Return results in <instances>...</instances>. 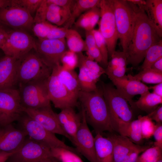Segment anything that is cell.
<instances>
[{
	"label": "cell",
	"mask_w": 162,
	"mask_h": 162,
	"mask_svg": "<svg viewBox=\"0 0 162 162\" xmlns=\"http://www.w3.org/2000/svg\"><path fill=\"white\" fill-rule=\"evenodd\" d=\"M161 40L144 10L138 7L132 36L125 52L128 64L134 67L138 65L143 60L149 48Z\"/></svg>",
	"instance_id": "cell-1"
},
{
	"label": "cell",
	"mask_w": 162,
	"mask_h": 162,
	"mask_svg": "<svg viewBox=\"0 0 162 162\" xmlns=\"http://www.w3.org/2000/svg\"><path fill=\"white\" fill-rule=\"evenodd\" d=\"M78 100L87 124L92 127L96 134L115 131L101 87H98L96 90L90 92L80 91Z\"/></svg>",
	"instance_id": "cell-2"
},
{
	"label": "cell",
	"mask_w": 162,
	"mask_h": 162,
	"mask_svg": "<svg viewBox=\"0 0 162 162\" xmlns=\"http://www.w3.org/2000/svg\"><path fill=\"white\" fill-rule=\"evenodd\" d=\"M52 69L35 50H32L17 59L18 85L46 80L51 74Z\"/></svg>",
	"instance_id": "cell-3"
},
{
	"label": "cell",
	"mask_w": 162,
	"mask_h": 162,
	"mask_svg": "<svg viewBox=\"0 0 162 162\" xmlns=\"http://www.w3.org/2000/svg\"><path fill=\"white\" fill-rule=\"evenodd\" d=\"M113 2L118 37L123 51L125 52L132 36L138 7L127 0Z\"/></svg>",
	"instance_id": "cell-4"
},
{
	"label": "cell",
	"mask_w": 162,
	"mask_h": 162,
	"mask_svg": "<svg viewBox=\"0 0 162 162\" xmlns=\"http://www.w3.org/2000/svg\"><path fill=\"white\" fill-rule=\"evenodd\" d=\"M17 121L20 129L25 132L27 136L32 139L44 143L51 149L61 147L78 153L76 148L66 145L58 139L55 134L46 130L25 112Z\"/></svg>",
	"instance_id": "cell-5"
},
{
	"label": "cell",
	"mask_w": 162,
	"mask_h": 162,
	"mask_svg": "<svg viewBox=\"0 0 162 162\" xmlns=\"http://www.w3.org/2000/svg\"><path fill=\"white\" fill-rule=\"evenodd\" d=\"M47 80L18 85L23 108L33 109L51 105L47 91Z\"/></svg>",
	"instance_id": "cell-6"
},
{
	"label": "cell",
	"mask_w": 162,
	"mask_h": 162,
	"mask_svg": "<svg viewBox=\"0 0 162 162\" xmlns=\"http://www.w3.org/2000/svg\"><path fill=\"white\" fill-rule=\"evenodd\" d=\"M98 7L100 11L99 30L106 41L110 56L116 51L118 38L113 0H101Z\"/></svg>",
	"instance_id": "cell-7"
},
{
	"label": "cell",
	"mask_w": 162,
	"mask_h": 162,
	"mask_svg": "<svg viewBox=\"0 0 162 162\" xmlns=\"http://www.w3.org/2000/svg\"><path fill=\"white\" fill-rule=\"evenodd\" d=\"M23 112L18 88L0 90V126L17 121Z\"/></svg>",
	"instance_id": "cell-8"
},
{
	"label": "cell",
	"mask_w": 162,
	"mask_h": 162,
	"mask_svg": "<svg viewBox=\"0 0 162 162\" xmlns=\"http://www.w3.org/2000/svg\"><path fill=\"white\" fill-rule=\"evenodd\" d=\"M101 87L109 110L111 122L117 118L126 122L132 121L133 113L127 100L111 85L102 83Z\"/></svg>",
	"instance_id": "cell-9"
},
{
	"label": "cell",
	"mask_w": 162,
	"mask_h": 162,
	"mask_svg": "<svg viewBox=\"0 0 162 162\" xmlns=\"http://www.w3.org/2000/svg\"><path fill=\"white\" fill-rule=\"evenodd\" d=\"M33 49L36 50V42L31 35L24 30H13L1 50L5 55L18 59Z\"/></svg>",
	"instance_id": "cell-10"
},
{
	"label": "cell",
	"mask_w": 162,
	"mask_h": 162,
	"mask_svg": "<svg viewBox=\"0 0 162 162\" xmlns=\"http://www.w3.org/2000/svg\"><path fill=\"white\" fill-rule=\"evenodd\" d=\"M0 23L14 30H30L33 18L27 10L10 0L9 5L0 8Z\"/></svg>",
	"instance_id": "cell-11"
},
{
	"label": "cell",
	"mask_w": 162,
	"mask_h": 162,
	"mask_svg": "<svg viewBox=\"0 0 162 162\" xmlns=\"http://www.w3.org/2000/svg\"><path fill=\"white\" fill-rule=\"evenodd\" d=\"M27 136L20 148L6 162H36L52 156L50 148Z\"/></svg>",
	"instance_id": "cell-12"
},
{
	"label": "cell",
	"mask_w": 162,
	"mask_h": 162,
	"mask_svg": "<svg viewBox=\"0 0 162 162\" xmlns=\"http://www.w3.org/2000/svg\"><path fill=\"white\" fill-rule=\"evenodd\" d=\"M48 95L55 107L61 110L77 104L78 100L74 97L60 82L55 72L52 69L46 82Z\"/></svg>",
	"instance_id": "cell-13"
},
{
	"label": "cell",
	"mask_w": 162,
	"mask_h": 162,
	"mask_svg": "<svg viewBox=\"0 0 162 162\" xmlns=\"http://www.w3.org/2000/svg\"><path fill=\"white\" fill-rule=\"evenodd\" d=\"M36 45L35 51L44 62L52 69L61 64V57L67 50L65 38L39 39Z\"/></svg>",
	"instance_id": "cell-14"
},
{
	"label": "cell",
	"mask_w": 162,
	"mask_h": 162,
	"mask_svg": "<svg viewBox=\"0 0 162 162\" xmlns=\"http://www.w3.org/2000/svg\"><path fill=\"white\" fill-rule=\"evenodd\" d=\"M22 110L24 112L48 131L54 134L63 136L73 143L71 139L61 127L57 114L53 111L51 105L33 109L22 107Z\"/></svg>",
	"instance_id": "cell-15"
},
{
	"label": "cell",
	"mask_w": 162,
	"mask_h": 162,
	"mask_svg": "<svg viewBox=\"0 0 162 162\" xmlns=\"http://www.w3.org/2000/svg\"><path fill=\"white\" fill-rule=\"evenodd\" d=\"M82 117L80 126L76 134L74 145L80 153L90 162H98L95 149L94 137L88 126L83 111L81 110Z\"/></svg>",
	"instance_id": "cell-16"
},
{
	"label": "cell",
	"mask_w": 162,
	"mask_h": 162,
	"mask_svg": "<svg viewBox=\"0 0 162 162\" xmlns=\"http://www.w3.org/2000/svg\"><path fill=\"white\" fill-rule=\"evenodd\" d=\"M108 78L116 86L118 93L134 107L132 98L135 95H140L149 91V87L141 82L129 79L127 75L122 78H117L111 75H107Z\"/></svg>",
	"instance_id": "cell-17"
},
{
	"label": "cell",
	"mask_w": 162,
	"mask_h": 162,
	"mask_svg": "<svg viewBox=\"0 0 162 162\" xmlns=\"http://www.w3.org/2000/svg\"><path fill=\"white\" fill-rule=\"evenodd\" d=\"M27 136L24 131L15 128L12 124L0 126V150L7 152L17 151Z\"/></svg>",
	"instance_id": "cell-18"
},
{
	"label": "cell",
	"mask_w": 162,
	"mask_h": 162,
	"mask_svg": "<svg viewBox=\"0 0 162 162\" xmlns=\"http://www.w3.org/2000/svg\"><path fill=\"white\" fill-rule=\"evenodd\" d=\"M17 59L6 55L0 58V90L18 86Z\"/></svg>",
	"instance_id": "cell-19"
},
{
	"label": "cell",
	"mask_w": 162,
	"mask_h": 162,
	"mask_svg": "<svg viewBox=\"0 0 162 162\" xmlns=\"http://www.w3.org/2000/svg\"><path fill=\"white\" fill-rule=\"evenodd\" d=\"M52 69L56 73L60 82L71 94L78 100L81 89L76 73L74 70L65 69L60 64L55 66Z\"/></svg>",
	"instance_id": "cell-20"
},
{
	"label": "cell",
	"mask_w": 162,
	"mask_h": 162,
	"mask_svg": "<svg viewBox=\"0 0 162 162\" xmlns=\"http://www.w3.org/2000/svg\"><path fill=\"white\" fill-rule=\"evenodd\" d=\"M108 137L113 144L114 162H120L130 152L139 145L133 143L128 137L120 134H113Z\"/></svg>",
	"instance_id": "cell-21"
},
{
	"label": "cell",
	"mask_w": 162,
	"mask_h": 162,
	"mask_svg": "<svg viewBox=\"0 0 162 162\" xmlns=\"http://www.w3.org/2000/svg\"><path fill=\"white\" fill-rule=\"evenodd\" d=\"M148 18L157 33L162 36V0H147L143 8Z\"/></svg>",
	"instance_id": "cell-22"
},
{
	"label": "cell",
	"mask_w": 162,
	"mask_h": 162,
	"mask_svg": "<svg viewBox=\"0 0 162 162\" xmlns=\"http://www.w3.org/2000/svg\"><path fill=\"white\" fill-rule=\"evenodd\" d=\"M94 142L98 162H114L113 145L110 139L98 133L94 137Z\"/></svg>",
	"instance_id": "cell-23"
},
{
	"label": "cell",
	"mask_w": 162,
	"mask_h": 162,
	"mask_svg": "<svg viewBox=\"0 0 162 162\" xmlns=\"http://www.w3.org/2000/svg\"><path fill=\"white\" fill-rule=\"evenodd\" d=\"M47 2L46 21L57 26L64 25L70 16L71 10Z\"/></svg>",
	"instance_id": "cell-24"
},
{
	"label": "cell",
	"mask_w": 162,
	"mask_h": 162,
	"mask_svg": "<svg viewBox=\"0 0 162 162\" xmlns=\"http://www.w3.org/2000/svg\"><path fill=\"white\" fill-rule=\"evenodd\" d=\"M162 103V97L149 92L140 95L139 99L134 102V108H136L149 114Z\"/></svg>",
	"instance_id": "cell-25"
},
{
	"label": "cell",
	"mask_w": 162,
	"mask_h": 162,
	"mask_svg": "<svg viewBox=\"0 0 162 162\" xmlns=\"http://www.w3.org/2000/svg\"><path fill=\"white\" fill-rule=\"evenodd\" d=\"M100 2V0H76L71 11L70 16L64 25V27L69 29L82 13L93 8L98 7Z\"/></svg>",
	"instance_id": "cell-26"
},
{
	"label": "cell",
	"mask_w": 162,
	"mask_h": 162,
	"mask_svg": "<svg viewBox=\"0 0 162 162\" xmlns=\"http://www.w3.org/2000/svg\"><path fill=\"white\" fill-rule=\"evenodd\" d=\"M65 39L69 50L76 53L86 51L85 41L76 30L71 28L68 29Z\"/></svg>",
	"instance_id": "cell-27"
},
{
	"label": "cell",
	"mask_w": 162,
	"mask_h": 162,
	"mask_svg": "<svg viewBox=\"0 0 162 162\" xmlns=\"http://www.w3.org/2000/svg\"><path fill=\"white\" fill-rule=\"evenodd\" d=\"M78 67L79 69L78 77L81 90L90 92L96 90L98 87L97 82L94 79L87 69L80 64H78Z\"/></svg>",
	"instance_id": "cell-28"
},
{
	"label": "cell",
	"mask_w": 162,
	"mask_h": 162,
	"mask_svg": "<svg viewBox=\"0 0 162 162\" xmlns=\"http://www.w3.org/2000/svg\"><path fill=\"white\" fill-rule=\"evenodd\" d=\"M127 76L129 79L148 84H158L162 82V73L157 72L150 68L142 70L134 76L130 74Z\"/></svg>",
	"instance_id": "cell-29"
},
{
	"label": "cell",
	"mask_w": 162,
	"mask_h": 162,
	"mask_svg": "<svg viewBox=\"0 0 162 162\" xmlns=\"http://www.w3.org/2000/svg\"><path fill=\"white\" fill-rule=\"evenodd\" d=\"M77 54L78 64L86 67L94 79L98 82L100 76L105 73V69L100 66L97 62L88 59L82 52L77 53Z\"/></svg>",
	"instance_id": "cell-30"
},
{
	"label": "cell",
	"mask_w": 162,
	"mask_h": 162,
	"mask_svg": "<svg viewBox=\"0 0 162 162\" xmlns=\"http://www.w3.org/2000/svg\"><path fill=\"white\" fill-rule=\"evenodd\" d=\"M162 57V40L152 45L147 51L142 70L149 68L154 62Z\"/></svg>",
	"instance_id": "cell-31"
},
{
	"label": "cell",
	"mask_w": 162,
	"mask_h": 162,
	"mask_svg": "<svg viewBox=\"0 0 162 162\" xmlns=\"http://www.w3.org/2000/svg\"><path fill=\"white\" fill-rule=\"evenodd\" d=\"M81 120V114L76 113L74 110L65 124L62 127L64 131L71 139L74 145L76 134L80 126Z\"/></svg>",
	"instance_id": "cell-32"
},
{
	"label": "cell",
	"mask_w": 162,
	"mask_h": 162,
	"mask_svg": "<svg viewBox=\"0 0 162 162\" xmlns=\"http://www.w3.org/2000/svg\"><path fill=\"white\" fill-rule=\"evenodd\" d=\"M111 59L108 62L105 72L113 70L127 68L128 64L125 53L123 51H115L110 56Z\"/></svg>",
	"instance_id": "cell-33"
},
{
	"label": "cell",
	"mask_w": 162,
	"mask_h": 162,
	"mask_svg": "<svg viewBox=\"0 0 162 162\" xmlns=\"http://www.w3.org/2000/svg\"><path fill=\"white\" fill-rule=\"evenodd\" d=\"M127 137L134 144L141 145L143 142L141 129L140 121L138 118L130 122Z\"/></svg>",
	"instance_id": "cell-34"
},
{
	"label": "cell",
	"mask_w": 162,
	"mask_h": 162,
	"mask_svg": "<svg viewBox=\"0 0 162 162\" xmlns=\"http://www.w3.org/2000/svg\"><path fill=\"white\" fill-rule=\"evenodd\" d=\"M92 31L95 39L96 46L102 56V63L106 67L108 62L109 54L106 41L98 29H94Z\"/></svg>",
	"instance_id": "cell-35"
},
{
	"label": "cell",
	"mask_w": 162,
	"mask_h": 162,
	"mask_svg": "<svg viewBox=\"0 0 162 162\" xmlns=\"http://www.w3.org/2000/svg\"><path fill=\"white\" fill-rule=\"evenodd\" d=\"M162 156V149L157 146L149 147L139 155L136 162H156Z\"/></svg>",
	"instance_id": "cell-36"
},
{
	"label": "cell",
	"mask_w": 162,
	"mask_h": 162,
	"mask_svg": "<svg viewBox=\"0 0 162 162\" xmlns=\"http://www.w3.org/2000/svg\"><path fill=\"white\" fill-rule=\"evenodd\" d=\"M140 121L141 133L143 139H148L153 135L156 124L148 116H138Z\"/></svg>",
	"instance_id": "cell-37"
},
{
	"label": "cell",
	"mask_w": 162,
	"mask_h": 162,
	"mask_svg": "<svg viewBox=\"0 0 162 162\" xmlns=\"http://www.w3.org/2000/svg\"><path fill=\"white\" fill-rule=\"evenodd\" d=\"M60 64L64 68L69 70H74L78 66V57L77 53L67 50L62 56Z\"/></svg>",
	"instance_id": "cell-38"
},
{
	"label": "cell",
	"mask_w": 162,
	"mask_h": 162,
	"mask_svg": "<svg viewBox=\"0 0 162 162\" xmlns=\"http://www.w3.org/2000/svg\"><path fill=\"white\" fill-rule=\"evenodd\" d=\"M54 25L47 21L34 24L32 29L34 35L39 39H46Z\"/></svg>",
	"instance_id": "cell-39"
},
{
	"label": "cell",
	"mask_w": 162,
	"mask_h": 162,
	"mask_svg": "<svg viewBox=\"0 0 162 162\" xmlns=\"http://www.w3.org/2000/svg\"><path fill=\"white\" fill-rule=\"evenodd\" d=\"M51 150L52 156L58 161L61 162H74L71 155V151L61 147L53 148Z\"/></svg>",
	"instance_id": "cell-40"
},
{
	"label": "cell",
	"mask_w": 162,
	"mask_h": 162,
	"mask_svg": "<svg viewBox=\"0 0 162 162\" xmlns=\"http://www.w3.org/2000/svg\"><path fill=\"white\" fill-rule=\"evenodd\" d=\"M43 0H12L15 4L27 10L32 15L36 12Z\"/></svg>",
	"instance_id": "cell-41"
},
{
	"label": "cell",
	"mask_w": 162,
	"mask_h": 162,
	"mask_svg": "<svg viewBox=\"0 0 162 162\" xmlns=\"http://www.w3.org/2000/svg\"><path fill=\"white\" fill-rule=\"evenodd\" d=\"M48 3L46 0H43L36 11L33 18V24L45 22Z\"/></svg>",
	"instance_id": "cell-42"
},
{
	"label": "cell",
	"mask_w": 162,
	"mask_h": 162,
	"mask_svg": "<svg viewBox=\"0 0 162 162\" xmlns=\"http://www.w3.org/2000/svg\"><path fill=\"white\" fill-rule=\"evenodd\" d=\"M149 147L148 146L139 145L130 152L120 162H136L139 154Z\"/></svg>",
	"instance_id": "cell-43"
},
{
	"label": "cell",
	"mask_w": 162,
	"mask_h": 162,
	"mask_svg": "<svg viewBox=\"0 0 162 162\" xmlns=\"http://www.w3.org/2000/svg\"><path fill=\"white\" fill-rule=\"evenodd\" d=\"M68 29L59 27L54 25L51 28L46 39H59L65 38Z\"/></svg>",
	"instance_id": "cell-44"
},
{
	"label": "cell",
	"mask_w": 162,
	"mask_h": 162,
	"mask_svg": "<svg viewBox=\"0 0 162 162\" xmlns=\"http://www.w3.org/2000/svg\"><path fill=\"white\" fill-rule=\"evenodd\" d=\"M90 22L91 30L94 28L98 22L100 16V8L98 7L93 8L88 11Z\"/></svg>",
	"instance_id": "cell-45"
},
{
	"label": "cell",
	"mask_w": 162,
	"mask_h": 162,
	"mask_svg": "<svg viewBox=\"0 0 162 162\" xmlns=\"http://www.w3.org/2000/svg\"><path fill=\"white\" fill-rule=\"evenodd\" d=\"M77 27L84 29L85 31L92 30L90 28V22L88 11L82 14L75 23Z\"/></svg>",
	"instance_id": "cell-46"
},
{
	"label": "cell",
	"mask_w": 162,
	"mask_h": 162,
	"mask_svg": "<svg viewBox=\"0 0 162 162\" xmlns=\"http://www.w3.org/2000/svg\"><path fill=\"white\" fill-rule=\"evenodd\" d=\"M87 57L97 63H102V57L97 46L87 49L86 50Z\"/></svg>",
	"instance_id": "cell-47"
},
{
	"label": "cell",
	"mask_w": 162,
	"mask_h": 162,
	"mask_svg": "<svg viewBox=\"0 0 162 162\" xmlns=\"http://www.w3.org/2000/svg\"><path fill=\"white\" fill-rule=\"evenodd\" d=\"M156 127L153 135L155 140L154 142V146L162 149V124H156Z\"/></svg>",
	"instance_id": "cell-48"
},
{
	"label": "cell",
	"mask_w": 162,
	"mask_h": 162,
	"mask_svg": "<svg viewBox=\"0 0 162 162\" xmlns=\"http://www.w3.org/2000/svg\"><path fill=\"white\" fill-rule=\"evenodd\" d=\"M49 3L55 4L60 7L70 9L71 11L76 0H47Z\"/></svg>",
	"instance_id": "cell-49"
},
{
	"label": "cell",
	"mask_w": 162,
	"mask_h": 162,
	"mask_svg": "<svg viewBox=\"0 0 162 162\" xmlns=\"http://www.w3.org/2000/svg\"><path fill=\"white\" fill-rule=\"evenodd\" d=\"M92 30L86 31V40L85 42L86 50L87 49L96 46Z\"/></svg>",
	"instance_id": "cell-50"
},
{
	"label": "cell",
	"mask_w": 162,
	"mask_h": 162,
	"mask_svg": "<svg viewBox=\"0 0 162 162\" xmlns=\"http://www.w3.org/2000/svg\"><path fill=\"white\" fill-rule=\"evenodd\" d=\"M152 120L154 121L157 124L162 123V106H158L153 112L147 115Z\"/></svg>",
	"instance_id": "cell-51"
},
{
	"label": "cell",
	"mask_w": 162,
	"mask_h": 162,
	"mask_svg": "<svg viewBox=\"0 0 162 162\" xmlns=\"http://www.w3.org/2000/svg\"><path fill=\"white\" fill-rule=\"evenodd\" d=\"M9 31L5 26L0 23V49H1L5 43Z\"/></svg>",
	"instance_id": "cell-52"
},
{
	"label": "cell",
	"mask_w": 162,
	"mask_h": 162,
	"mask_svg": "<svg viewBox=\"0 0 162 162\" xmlns=\"http://www.w3.org/2000/svg\"><path fill=\"white\" fill-rule=\"evenodd\" d=\"M149 68L157 72L162 73V57L153 63Z\"/></svg>",
	"instance_id": "cell-53"
},
{
	"label": "cell",
	"mask_w": 162,
	"mask_h": 162,
	"mask_svg": "<svg viewBox=\"0 0 162 162\" xmlns=\"http://www.w3.org/2000/svg\"><path fill=\"white\" fill-rule=\"evenodd\" d=\"M149 89L153 90V93L157 95L162 97V82L156 85L149 87Z\"/></svg>",
	"instance_id": "cell-54"
},
{
	"label": "cell",
	"mask_w": 162,
	"mask_h": 162,
	"mask_svg": "<svg viewBox=\"0 0 162 162\" xmlns=\"http://www.w3.org/2000/svg\"><path fill=\"white\" fill-rule=\"evenodd\" d=\"M16 151L7 152L0 150V162H6L9 157Z\"/></svg>",
	"instance_id": "cell-55"
},
{
	"label": "cell",
	"mask_w": 162,
	"mask_h": 162,
	"mask_svg": "<svg viewBox=\"0 0 162 162\" xmlns=\"http://www.w3.org/2000/svg\"><path fill=\"white\" fill-rule=\"evenodd\" d=\"M36 162H58V160L52 156L45 158Z\"/></svg>",
	"instance_id": "cell-56"
},
{
	"label": "cell",
	"mask_w": 162,
	"mask_h": 162,
	"mask_svg": "<svg viewBox=\"0 0 162 162\" xmlns=\"http://www.w3.org/2000/svg\"><path fill=\"white\" fill-rule=\"evenodd\" d=\"M10 0H0V8L9 4Z\"/></svg>",
	"instance_id": "cell-57"
},
{
	"label": "cell",
	"mask_w": 162,
	"mask_h": 162,
	"mask_svg": "<svg viewBox=\"0 0 162 162\" xmlns=\"http://www.w3.org/2000/svg\"><path fill=\"white\" fill-rule=\"evenodd\" d=\"M156 162H162V156L160 157Z\"/></svg>",
	"instance_id": "cell-58"
}]
</instances>
